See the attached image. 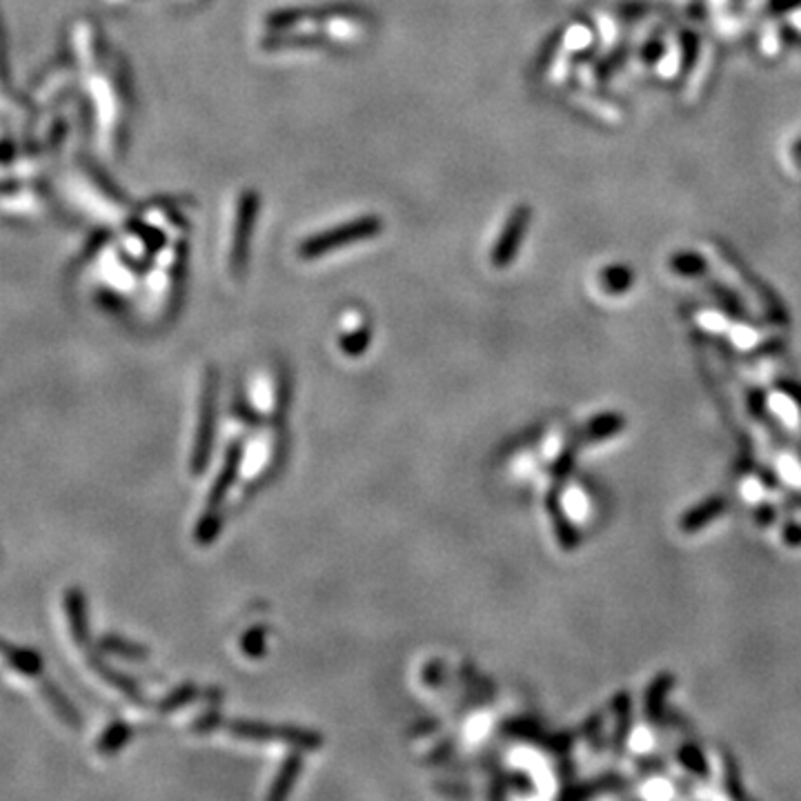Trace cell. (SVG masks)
<instances>
[{"label": "cell", "instance_id": "cell-1", "mask_svg": "<svg viewBox=\"0 0 801 801\" xmlns=\"http://www.w3.org/2000/svg\"><path fill=\"white\" fill-rule=\"evenodd\" d=\"M225 728H228L229 735L241 737V740H252V741L281 740L290 743V746L296 748V750H319V748L323 746V737L310 731H301V728H275L261 722H243V719L228 722L225 723Z\"/></svg>", "mask_w": 801, "mask_h": 801}, {"label": "cell", "instance_id": "cell-2", "mask_svg": "<svg viewBox=\"0 0 801 801\" xmlns=\"http://www.w3.org/2000/svg\"><path fill=\"white\" fill-rule=\"evenodd\" d=\"M216 392H219V378L216 372H208L203 386V395H200V419H199V432H196L194 441V454H191V472L200 474L210 463V454H212V441H214V425H216Z\"/></svg>", "mask_w": 801, "mask_h": 801}, {"label": "cell", "instance_id": "cell-3", "mask_svg": "<svg viewBox=\"0 0 801 801\" xmlns=\"http://www.w3.org/2000/svg\"><path fill=\"white\" fill-rule=\"evenodd\" d=\"M527 220H530V210L527 208H517L515 212H512L506 229H503V237L498 238L497 247H494V256H492L494 265L503 267L512 261V256L517 254V247H519L521 238H524Z\"/></svg>", "mask_w": 801, "mask_h": 801}, {"label": "cell", "instance_id": "cell-4", "mask_svg": "<svg viewBox=\"0 0 801 801\" xmlns=\"http://www.w3.org/2000/svg\"><path fill=\"white\" fill-rule=\"evenodd\" d=\"M241 454H243L241 443H234L232 448H229L228 459H225L223 470H220L219 479H216L214 486H212V490H210V497H208V510H219L220 503H223L225 494H228L229 488H232L234 479H237L238 465H241Z\"/></svg>", "mask_w": 801, "mask_h": 801}, {"label": "cell", "instance_id": "cell-5", "mask_svg": "<svg viewBox=\"0 0 801 801\" xmlns=\"http://www.w3.org/2000/svg\"><path fill=\"white\" fill-rule=\"evenodd\" d=\"M299 772H301V759H299V757H296V755L287 757V759L283 761L281 770H278V775H276L275 784H272L270 793H267V799L276 801V799L287 797V795H290V790H292V786H294L296 777H299Z\"/></svg>", "mask_w": 801, "mask_h": 801}, {"label": "cell", "instance_id": "cell-6", "mask_svg": "<svg viewBox=\"0 0 801 801\" xmlns=\"http://www.w3.org/2000/svg\"><path fill=\"white\" fill-rule=\"evenodd\" d=\"M219 530H220L219 510H208L203 515V519L199 521V526H196V541L203 545L212 544L216 536H219Z\"/></svg>", "mask_w": 801, "mask_h": 801}, {"label": "cell", "instance_id": "cell-7", "mask_svg": "<svg viewBox=\"0 0 801 801\" xmlns=\"http://www.w3.org/2000/svg\"><path fill=\"white\" fill-rule=\"evenodd\" d=\"M601 281L608 292H623L630 287L632 275L626 270V267H610V270L603 272Z\"/></svg>", "mask_w": 801, "mask_h": 801}, {"label": "cell", "instance_id": "cell-8", "mask_svg": "<svg viewBox=\"0 0 801 801\" xmlns=\"http://www.w3.org/2000/svg\"><path fill=\"white\" fill-rule=\"evenodd\" d=\"M673 270L679 272V275H702L706 270V263H703L702 256L697 254H677L673 258Z\"/></svg>", "mask_w": 801, "mask_h": 801}, {"label": "cell", "instance_id": "cell-9", "mask_svg": "<svg viewBox=\"0 0 801 801\" xmlns=\"http://www.w3.org/2000/svg\"><path fill=\"white\" fill-rule=\"evenodd\" d=\"M103 647H105V650L114 652V655H125V657H127V659H143V657H147L145 647L125 644V641L116 639V637H105Z\"/></svg>", "mask_w": 801, "mask_h": 801}, {"label": "cell", "instance_id": "cell-10", "mask_svg": "<svg viewBox=\"0 0 801 801\" xmlns=\"http://www.w3.org/2000/svg\"><path fill=\"white\" fill-rule=\"evenodd\" d=\"M127 737H129V726L127 723H118V726H114L112 731L105 735V740L100 741V750L114 752L116 748H121L123 741H127Z\"/></svg>", "mask_w": 801, "mask_h": 801}, {"label": "cell", "instance_id": "cell-11", "mask_svg": "<svg viewBox=\"0 0 801 801\" xmlns=\"http://www.w3.org/2000/svg\"><path fill=\"white\" fill-rule=\"evenodd\" d=\"M199 697V690L196 688H191V685H185V688H179L176 690V693H172L170 697L165 699V702H163V710H174V708H181V706H185L187 702H191V699H196Z\"/></svg>", "mask_w": 801, "mask_h": 801}, {"label": "cell", "instance_id": "cell-12", "mask_svg": "<svg viewBox=\"0 0 801 801\" xmlns=\"http://www.w3.org/2000/svg\"><path fill=\"white\" fill-rule=\"evenodd\" d=\"M772 407H775L777 414H779L788 425H795L799 421L797 410H795V403L790 401L788 396H784V399H781V396H772Z\"/></svg>", "mask_w": 801, "mask_h": 801}, {"label": "cell", "instance_id": "cell-13", "mask_svg": "<svg viewBox=\"0 0 801 801\" xmlns=\"http://www.w3.org/2000/svg\"><path fill=\"white\" fill-rule=\"evenodd\" d=\"M570 498H573V501H570L568 512L570 515H574L573 519H583V515H586V512L590 510V503L586 501V497L579 492H573L570 494Z\"/></svg>", "mask_w": 801, "mask_h": 801}, {"label": "cell", "instance_id": "cell-14", "mask_svg": "<svg viewBox=\"0 0 801 801\" xmlns=\"http://www.w3.org/2000/svg\"><path fill=\"white\" fill-rule=\"evenodd\" d=\"M644 795L646 797H652V799H657V797H673V788H666V781H659V779H655V781H650V784L646 786V790H644Z\"/></svg>", "mask_w": 801, "mask_h": 801}, {"label": "cell", "instance_id": "cell-15", "mask_svg": "<svg viewBox=\"0 0 801 801\" xmlns=\"http://www.w3.org/2000/svg\"><path fill=\"white\" fill-rule=\"evenodd\" d=\"M632 746H635V750H639V752L650 750V746H652L650 732H647L646 728H639V731H635V735H632Z\"/></svg>", "mask_w": 801, "mask_h": 801}, {"label": "cell", "instance_id": "cell-16", "mask_svg": "<svg viewBox=\"0 0 801 801\" xmlns=\"http://www.w3.org/2000/svg\"><path fill=\"white\" fill-rule=\"evenodd\" d=\"M799 3L801 0H772V9H775V12H786V9L795 7V5Z\"/></svg>", "mask_w": 801, "mask_h": 801}]
</instances>
